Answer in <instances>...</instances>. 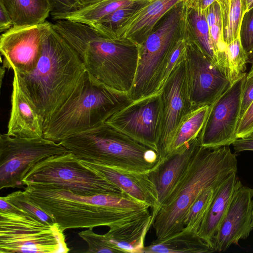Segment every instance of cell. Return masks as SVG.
Wrapping results in <instances>:
<instances>
[{"instance_id": "obj_1", "label": "cell", "mask_w": 253, "mask_h": 253, "mask_svg": "<svg viewBox=\"0 0 253 253\" xmlns=\"http://www.w3.org/2000/svg\"><path fill=\"white\" fill-rule=\"evenodd\" d=\"M25 195L64 231L73 228H109L127 224L150 214L149 206L127 194L86 196L69 190L27 185Z\"/></svg>"}, {"instance_id": "obj_2", "label": "cell", "mask_w": 253, "mask_h": 253, "mask_svg": "<svg viewBox=\"0 0 253 253\" xmlns=\"http://www.w3.org/2000/svg\"><path fill=\"white\" fill-rule=\"evenodd\" d=\"M86 71L75 49L52 27L46 30L42 54L32 71L19 73L20 80L44 121L72 96Z\"/></svg>"}, {"instance_id": "obj_3", "label": "cell", "mask_w": 253, "mask_h": 253, "mask_svg": "<svg viewBox=\"0 0 253 253\" xmlns=\"http://www.w3.org/2000/svg\"><path fill=\"white\" fill-rule=\"evenodd\" d=\"M51 26L77 52L89 74L111 88L129 93L137 67L138 44L126 38H107L75 21L57 20Z\"/></svg>"}, {"instance_id": "obj_4", "label": "cell", "mask_w": 253, "mask_h": 253, "mask_svg": "<svg viewBox=\"0 0 253 253\" xmlns=\"http://www.w3.org/2000/svg\"><path fill=\"white\" fill-rule=\"evenodd\" d=\"M235 171H237L236 155L229 146L212 149L201 145L153 220L156 240L181 231L190 207L202 192L219 185Z\"/></svg>"}, {"instance_id": "obj_5", "label": "cell", "mask_w": 253, "mask_h": 253, "mask_svg": "<svg viewBox=\"0 0 253 253\" xmlns=\"http://www.w3.org/2000/svg\"><path fill=\"white\" fill-rule=\"evenodd\" d=\"M132 101L128 93L109 87L86 71L72 96L44 126L43 137L59 142L105 123Z\"/></svg>"}, {"instance_id": "obj_6", "label": "cell", "mask_w": 253, "mask_h": 253, "mask_svg": "<svg viewBox=\"0 0 253 253\" xmlns=\"http://www.w3.org/2000/svg\"><path fill=\"white\" fill-rule=\"evenodd\" d=\"M79 159L148 173L161 162L158 152L103 123L59 142Z\"/></svg>"}, {"instance_id": "obj_7", "label": "cell", "mask_w": 253, "mask_h": 253, "mask_svg": "<svg viewBox=\"0 0 253 253\" xmlns=\"http://www.w3.org/2000/svg\"><path fill=\"white\" fill-rule=\"evenodd\" d=\"M63 231L9 199L0 198V253H66Z\"/></svg>"}, {"instance_id": "obj_8", "label": "cell", "mask_w": 253, "mask_h": 253, "mask_svg": "<svg viewBox=\"0 0 253 253\" xmlns=\"http://www.w3.org/2000/svg\"><path fill=\"white\" fill-rule=\"evenodd\" d=\"M184 1L174 6L138 45L134 80L128 93L133 101L160 92L165 70L182 19Z\"/></svg>"}, {"instance_id": "obj_9", "label": "cell", "mask_w": 253, "mask_h": 253, "mask_svg": "<svg viewBox=\"0 0 253 253\" xmlns=\"http://www.w3.org/2000/svg\"><path fill=\"white\" fill-rule=\"evenodd\" d=\"M23 183L41 188L69 190L86 196L126 194L82 164L70 151L51 156L37 164L26 175Z\"/></svg>"}, {"instance_id": "obj_10", "label": "cell", "mask_w": 253, "mask_h": 253, "mask_svg": "<svg viewBox=\"0 0 253 253\" xmlns=\"http://www.w3.org/2000/svg\"><path fill=\"white\" fill-rule=\"evenodd\" d=\"M69 151L60 142L43 137L34 138L0 135V189L21 188L23 180L37 164Z\"/></svg>"}, {"instance_id": "obj_11", "label": "cell", "mask_w": 253, "mask_h": 253, "mask_svg": "<svg viewBox=\"0 0 253 253\" xmlns=\"http://www.w3.org/2000/svg\"><path fill=\"white\" fill-rule=\"evenodd\" d=\"M247 73L235 81L210 105L200 133L201 145L214 149L229 146L237 139L241 97Z\"/></svg>"}, {"instance_id": "obj_12", "label": "cell", "mask_w": 253, "mask_h": 253, "mask_svg": "<svg viewBox=\"0 0 253 253\" xmlns=\"http://www.w3.org/2000/svg\"><path fill=\"white\" fill-rule=\"evenodd\" d=\"M162 120L160 91L132 101L112 115L105 123L158 152Z\"/></svg>"}, {"instance_id": "obj_13", "label": "cell", "mask_w": 253, "mask_h": 253, "mask_svg": "<svg viewBox=\"0 0 253 253\" xmlns=\"http://www.w3.org/2000/svg\"><path fill=\"white\" fill-rule=\"evenodd\" d=\"M160 91L162 120L157 151L162 161L169 155L170 144L178 126L193 110L187 87L185 58L175 66Z\"/></svg>"}, {"instance_id": "obj_14", "label": "cell", "mask_w": 253, "mask_h": 253, "mask_svg": "<svg viewBox=\"0 0 253 253\" xmlns=\"http://www.w3.org/2000/svg\"><path fill=\"white\" fill-rule=\"evenodd\" d=\"M187 38L185 58L187 84L194 109L210 105L231 84L216 64L189 39L187 34Z\"/></svg>"}, {"instance_id": "obj_15", "label": "cell", "mask_w": 253, "mask_h": 253, "mask_svg": "<svg viewBox=\"0 0 253 253\" xmlns=\"http://www.w3.org/2000/svg\"><path fill=\"white\" fill-rule=\"evenodd\" d=\"M50 23L13 26L0 39L2 66L20 74L28 73L36 68L41 57L45 33Z\"/></svg>"}, {"instance_id": "obj_16", "label": "cell", "mask_w": 253, "mask_h": 253, "mask_svg": "<svg viewBox=\"0 0 253 253\" xmlns=\"http://www.w3.org/2000/svg\"><path fill=\"white\" fill-rule=\"evenodd\" d=\"M253 188L242 185L234 192L212 243L215 252L226 251L247 239L253 229Z\"/></svg>"}, {"instance_id": "obj_17", "label": "cell", "mask_w": 253, "mask_h": 253, "mask_svg": "<svg viewBox=\"0 0 253 253\" xmlns=\"http://www.w3.org/2000/svg\"><path fill=\"white\" fill-rule=\"evenodd\" d=\"M11 106L7 134L29 138L43 137V119L16 71H13Z\"/></svg>"}, {"instance_id": "obj_18", "label": "cell", "mask_w": 253, "mask_h": 253, "mask_svg": "<svg viewBox=\"0 0 253 253\" xmlns=\"http://www.w3.org/2000/svg\"><path fill=\"white\" fill-rule=\"evenodd\" d=\"M84 165L103 176L134 199L148 205L152 223L159 210L157 192L148 173L131 171L80 160Z\"/></svg>"}, {"instance_id": "obj_19", "label": "cell", "mask_w": 253, "mask_h": 253, "mask_svg": "<svg viewBox=\"0 0 253 253\" xmlns=\"http://www.w3.org/2000/svg\"><path fill=\"white\" fill-rule=\"evenodd\" d=\"M199 135L163 160L148 173L157 192L158 211L184 175L200 147Z\"/></svg>"}, {"instance_id": "obj_20", "label": "cell", "mask_w": 253, "mask_h": 253, "mask_svg": "<svg viewBox=\"0 0 253 253\" xmlns=\"http://www.w3.org/2000/svg\"><path fill=\"white\" fill-rule=\"evenodd\" d=\"M242 185L238 177L237 171H235L226 178L215 191L209 209L197 233L199 236L211 248L214 238L232 196L235 191Z\"/></svg>"}, {"instance_id": "obj_21", "label": "cell", "mask_w": 253, "mask_h": 253, "mask_svg": "<svg viewBox=\"0 0 253 253\" xmlns=\"http://www.w3.org/2000/svg\"><path fill=\"white\" fill-rule=\"evenodd\" d=\"M184 0H151L128 21L121 31L119 38H127L139 45L161 18L174 6Z\"/></svg>"}, {"instance_id": "obj_22", "label": "cell", "mask_w": 253, "mask_h": 253, "mask_svg": "<svg viewBox=\"0 0 253 253\" xmlns=\"http://www.w3.org/2000/svg\"><path fill=\"white\" fill-rule=\"evenodd\" d=\"M152 225L150 214L132 222L109 228L104 235L119 253H144L145 240Z\"/></svg>"}, {"instance_id": "obj_23", "label": "cell", "mask_w": 253, "mask_h": 253, "mask_svg": "<svg viewBox=\"0 0 253 253\" xmlns=\"http://www.w3.org/2000/svg\"><path fill=\"white\" fill-rule=\"evenodd\" d=\"M214 250L198 235L184 229L161 240H154L144 250L145 253H204Z\"/></svg>"}, {"instance_id": "obj_24", "label": "cell", "mask_w": 253, "mask_h": 253, "mask_svg": "<svg viewBox=\"0 0 253 253\" xmlns=\"http://www.w3.org/2000/svg\"><path fill=\"white\" fill-rule=\"evenodd\" d=\"M13 24L21 27L41 24L50 14L49 0H0Z\"/></svg>"}, {"instance_id": "obj_25", "label": "cell", "mask_w": 253, "mask_h": 253, "mask_svg": "<svg viewBox=\"0 0 253 253\" xmlns=\"http://www.w3.org/2000/svg\"><path fill=\"white\" fill-rule=\"evenodd\" d=\"M183 15L189 39L216 64L205 10L189 6L184 1Z\"/></svg>"}, {"instance_id": "obj_26", "label": "cell", "mask_w": 253, "mask_h": 253, "mask_svg": "<svg viewBox=\"0 0 253 253\" xmlns=\"http://www.w3.org/2000/svg\"><path fill=\"white\" fill-rule=\"evenodd\" d=\"M138 0H102L71 12L56 15L53 19L67 20L91 26L104 16Z\"/></svg>"}, {"instance_id": "obj_27", "label": "cell", "mask_w": 253, "mask_h": 253, "mask_svg": "<svg viewBox=\"0 0 253 253\" xmlns=\"http://www.w3.org/2000/svg\"><path fill=\"white\" fill-rule=\"evenodd\" d=\"M205 13L209 27L211 44L214 53L216 65L228 79L226 52L227 44L223 40L222 14L218 2L216 1L207 7Z\"/></svg>"}, {"instance_id": "obj_28", "label": "cell", "mask_w": 253, "mask_h": 253, "mask_svg": "<svg viewBox=\"0 0 253 253\" xmlns=\"http://www.w3.org/2000/svg\"><path fill=\"white\" fill-rule=\"evenodd\" d=\"M152 0H138L104 16L91 27L107 38H119L120 33L128 21Z\"/></svg>"}, {"instance_id": "obj_29", "label": "cell", "mask_w": 253, "mask_h": 253, "mask_svg": "<svg viewBox=\"0 0 253 253\" xmlns=\"http://www.w3.org/2000/svg\"><path fill=\"white\" fill-rule=\"evenodd\" d=\"M209 108L210 105L196 108L183 119L173 136L169 147V155L199 135L206 122Z\"/></svg>"}, {"instance_id": "obj_30", "label": "cell", "mask_w": 253, "mask_h": 253, "mask_svg": "<svg viewBox=\"0 0 253 253\" xmlns=\"http://www.w3.org/2000/svg\"><path fill=\"white\" fill-rule=\"evenodd\" d=\"M221 11L223 37L228 44L239 37L243 16L247 10L246 0H218Z\"/></svg>"}, {"instance_id": "obj_31", "label": "cell", "mask_w": 253, "mask_h": 253, "mask_svg": "<svg viewBox=\"0 0 253 253\" xmlns=\"http://www.w3.org/2000/svg\"><path fill=\"white\" fill-rule=\"evenodd\" d=\"M219 185L206 189L199 195L189 209L184 221L183 229L194 233H198L209 209L215 191Z\"/></svg>"}, {"instance_id": "obj_32", "label": "cell", "mask_w": 253, "mask_h": 253, "mask_svg": "<svg viewBox=\"0 0 253 253\" xmlns=\"http://www.w3.org/2000/svg\"><path fill=\"white\" fill-rule=\"evenodd\" d=\"M226 52L228 79L232 84L246 73L247 53L242 46L239 37L227 44Z\"/></svg>"}, {"instance_id": "obj_33", "label": "cell", "mask_w": 253, "mask_h": 253, "mask_svg": "<svg viewBox=\"0 0 253 253\" xmlns=\"http://www.w3.org/2000/svg\"><path fill=\"white\" fill-rule=\"evenodd\" d=\"M79 236L87 243L88 248L86 253H119L108 241L104 235L95 233L92 228L80 232Z\"/></svg>"}, {"instance_id": "obj_34", "label": "cell", "mask_w": 253, "mask_h": 253, "mask_svg": "<svg viewBox=\"0 0 253 253\" xmlns=\"http://www.w3.org/2000/svg\"><path fill=\"white\" fill-rule=\"evenodd\" d=\"M239 37L247 53L253 49V7L244 13L241 23Z\"/></svg>"}, {"instance_id": "obj_35", "label": "cell", "mask_w": 253, "mask_h": 253, "mask_svg": "<svg viewBox=\"0 0 253 253\" xmlns=\"http://www.w3.org/2000/svg\"><path fill=\"white\" fill-rule=\"evenodd\" d=\"M253 102V66L247 74L243 89L239 122L243 117L246 111Z\"/></svg>"}, {"instance_id": "obj_36", "label": "cell", "mask_w": 253, "mask_h": 253, "mask_svg": "<svg viewBox=\"0 0 253 253\" xmlns=\"http://www.w3.org/2000/svg\"><path fill=\"white\" fill-rule=\"evenodd\" d=\"M49 0L51 6V17L57 14L71 12L82 7L79 0Z\"/></svg>"}, {"instance_id": "obj_37", "label": "cell", "mask_w": 253, "mask_h": 253, "mask_svg": "<svg viewBox=\"0 0 253 253\" xmlns=\"http://www.w3.org/2000/svg\"><path fill=\"white\" fill-rule=\"evenodd\" d=\"M253 131V102L240 121L236 131L237 139L247 136Z\"/></svg>"}, {"instance_id": "obj_38", "label": "cell", "mask_w": 253, "mask_h": 253, "mask_svg": "<svg viewBox=\"0 0 253 253\" xmlns=\"http://www.w3.org/2000/svg\"><path fill=\"white\" fill-rule=\"evenodd\" d=\"M232 145L236 153L245 151H253V131L245 137L237 139Z\"/></svg>"}, {"instance_id": "obj_39", "label": "cell", "mask_w": 253, "mask_h": 253, "mask_svg": "<svg viewBox=\"0 0 253 253\" xmlns=\"http://www.w3.org/2000/svg\"><path fill=\"white\" fill-rule=\"evenodd\" d=\"M13 26L12 21L4 6L0 3V32H6Z\"/></svg>"}, {"instance_id": "obj_40", "label": "cell", "mask_w": 253, "mask_h": 253, "mask_svg": "<svg viewBox=\"0 0 253 253\" xmlns=\"http://www.w3.org/2000/svg\"><path fill=\"white\" fill-rule=\"evenodd\" d=\"M218 0H185L189 6L205 10L207 7Z\"/></svg>"}, {"instance_id": "obj_41", "label": "cell", "mask_w": 253, "mask_h": 253, "mask_svg": "<svg viewBox=\"0 0 253 253\" xmlns=\"http://www.w3.org/2000/svg\"><path fill=\"white\" fill-rule=\"evenodd\" d=\"M102 0H79L82 6L90 4Z\"/></svg>"}, {"instance_id": "obj_42", "label": "cell", "mask_w": 253, "mask_h": 253, "mask_svg": "<svg viewBox=\"0 0 253 253\" xmlns=\"http://www.w3.org/2000/svg\"><path fill=\"white\" fill-rule=\"evenodd\" d=\"M247 63L251 64L253 66V49L247 55Z\"/></svg>"}, {"instance_id": "obj_43", "label": "cell", "mask_w": 253, "mask_h": 253, "mask_svg": "<svg viewBox=\"0 0 253 253\" xmlns=\"http://www.w3.org/2000/svg\"><path fill=\"white\" fill-rule=\"evenodd\" d=\"M247 10H248L253 7V0H246Z\"/></svg>"}, {"instance_id": "obj_44", "label": "cell", "mask_w": 253, "mask_h": 253, "mask_svg": "<svg viewBox=\"0 0 253 253\" xmlns=\"http://www.w3.org/2000/svg\"><path fill=\"white\" fill-rule=\"evenodd\" d=\"M5 70L6 69L2 66L0 67V86H1L2 84V81L4 75Z\"/></svg>"}, {"instance_id": "obj_45", "label": "cell", "mask_w": 253, "mask_h": 253, "mask_svg": "<svg viewBox=\"0 0 253 253\" xmlns=\"http://www.w3.org/2000/svg\"><path fill=\"white\" fill-rule=\"evenodd\" d=\"M251 226H252V228H253V212H252V223H251Z\"/></svg>"}]
</instances>
